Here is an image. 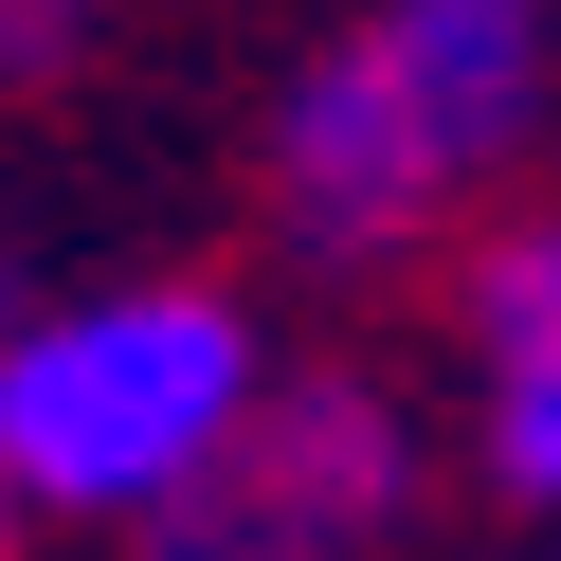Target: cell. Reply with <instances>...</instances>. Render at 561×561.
Here are the masks:
<instances>
[{"mask_svg": "<svg viewBox=\"0 0 561 561\" xmlns=\"http://www.w3.org/2000/svg\"><path fill=\"white\" fill-rule=\"evenodd\" d=\"M561 19L543 0H399L363 37H327L272 110V199L308 254H416L489 163L543 127Z\"/></svg>", "mask_w": 561, "mask_h": 561, "instance_id": "6da1fadb", "label": "cell"}, {"mask_svg": "<svg viewBox=\"0 0 561 561\" xmlns=\"http://www.w3.org/2000/svg\"><path fill=\"white\" fill-rule=\"evenodd\" d=\"M254 399L272 344L236 290H73L0 344V489L73 525H182Z\"/></svg>", "mask_w": 561, "mask_h": 561, "instance_id": "7a4b0ae2", "label": "cell"}, {"mask_svg": "<svg viewBox=\"0 0 561 561\" xmlns=\"http://www.w3.org/2000/svg\"><path fill=\"white\" fill-rule=\"evenodd\" d=\"M399 507H416V416L363 363H327L254 399V435L218 453V489L146 561H363V543H399Z\"/></svg>", "mask_w": 561, "mask_h": 561, "instance_id": "3957f363", "label": "cell"}, {"mask_svg": "<svg viewBox=\"0 0 561 561\" xmlns=\"http://www.w3.org/2000/svg\"><path fill=\"white\" fill-rule=\"evenodd\" d=\"M471 380H561V199L471 236Z\"/></svg>", "mask_w": 561, "mask_h": 561, "instance_id": "277c9868", "label": "cell"}, {"mask_svg": "<svg viewBox=\"0 0 561 561\" xmlns=\"http://www.w3.org/2000/svg\"><path fill=\"white\" fill-rule=\"evenodd\" d=\"M471 453H489L507 507H561V380H489V399H471Z\"/></svg>", "mask_w": 561, "mask_h": 561, "instance_id": "5b68a950", "label": "cell"}, {"mask_svg": "<svg viewBox=\"0 0 561 561\" xmlns=\"http://www.w3.org/2000/svg\"><path fill=\"white\" fill-rule=\"evenodd\" d=\"M73 55V19H0V73H55Z\"/></svg>", "mask_w": 561, "mask_h": 561, "instance_id": "8992f818", "label": "cell"}, {"mask_svg": "<svg viewBox=\"0 0 561 561\" xmlns=\"http://www.w3.org/2000/svg\"><path fill=\"white\" fill-rule=\"evenodd\" d=\"M19 327H37V308H19V236H0V344H19Z\"/></svg>", "mask_w": 561, "mask_h": 561, "instance_id": "52a82bcc", "label": "cell"}, {"mask_svg": "<svg viewBox=\"0 0 561 561\" xmlns=\"http://www.w3.org/2000/svg\"><path fill=\"white\" fill-rule=\"evenodd\" d=\"M0 543H19V489H0Z\"/></svg>", "mask_w": 561, "mask_h": 561, "instance_id": "ba28073f", "label": "cell"}]
</instances>
